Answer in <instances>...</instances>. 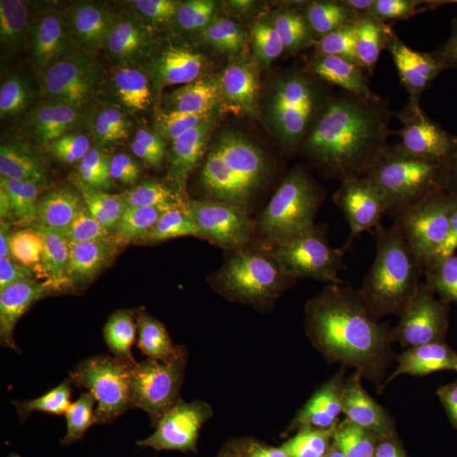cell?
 I'll return each instance as SVG.
<instances>
[{
	"label": "cell",
	"mask_w": 457,
	"mask_h": 457,
	"mask_svg": "<svg viewBox=\"0 0 457 457\" xmlns=\"http://www.w3.org/2000/svg\"><path fill=\"white\" fill-rule=\"evenodd\" d=\"M347 378L317 420L321 435L339 449L411 457L444 425L403 371L372 368Z\"/></svg>",
	"instance_id": "1"
},
{
	"label": "cell",
	"mask_w": 457,
	"mask_h": 457,
	"mask_svg": "<svg viewBox=\"0 0 457 457\" xmlns=\"http://www.w3.org/2000/svg\"><path fill=\"white\" fill-rule=\"evenodd\" d=\"M155 110L140 80L113 71L59 112L60 137L71 152L125 163L152 134Z\"/></svg>",
	"instance_id": "2"
},
{
	"label": "cell",
	"mask_w": 457,
	"mask_h": 457,
	"mask_svg": "<svg viewBox=\"0 0 457 457\" xmlns=\"http://www.w3.org/2000/svg\"><path fill=\"white\" fill-rule=\"evenodd\" d=\"M278 311L302 356L321 368L352 376L374 368L380 357L383 339L368 312L321 300H279Z\"/></svg>",
	"instance_id": "3"
},
{
	"label": "cell",
	"mask_w": 457,
	"mask_h": 457,
	"mask_svg": "<svg viewBox=\"0 0 457 457\" xmlns=\"http://www.w3.org/2000/svg\"><path fill=\"white\" fill-rule=\"evenodd\" d=\"M390 350L411 366L457 351V258L426 270L387 329Z\"/></svg>",
	"instance_id": "4"
},
{
	"label": "cell",
	"mask_w": 457,
	"mask_h": 457,
	"mask_svg": "<svg viewBox=\"0 0 457 457\" xmlns=\"http://www.w3.org/2000/svg\"><path fill=\"white\" fill-rule=\"evenodd\" d=\"M228 53L224 38L195 13L173 25L156 75L173 98L207 99L225 87Z\"/></svg>",
	"instance_id": "5"
},
{
	"label": "cell",
	"mask_w": 457,
	"mask_h": 457,
	"mask_svg": "<svg viewBox=\"0 0 457 457\" xmlns=\"http://www.w3.org/2000/svg\"><path fill=\"white\" fill-rule=\"evenodd\" d=\"M408 179L427 215L442 221L457 212V112L418 125L407 155Z\"/></svg>",
	"instance_id": "6"
},
{
	"label": "cell",
	"mask_w": 457,
	"mask_h": 457,
	"mask_svg": "<svg viewBox=\"0 0 457 457\" xmlns=\"http://www.w3.org/2000/svg\"><path fill=\"white\" fill-rule=\"evenodd\" d=\"M171 25L163 9L147 3H117L96 23L108 62L137 80L156 73Z\"/></svg>",
	"instance_id": "7"
},
{
	"label": "cell",
	"mask_w": 457,
	"mask_h": 457,
	"mask_svg": "<svg viewBox=\"0 0 457 457\" xmlns=\"http://www.w3.org/2000/svg\"><path fill=\"white\" fill-rule=\"evenodd\" d=\"M44 62L57 112L108 73L97 26L84 17L64 18L47 33Z\"/></svg>",
	"instance_id": "8"
},
{
	"label": "cell",
	"mask_w": 457,
	"mask_h": 457,
	"mask_svg": "<svg viewBox=\"0 0 457 457\" xmlns=\"http://www.w3.org/2000/svg\"><path fill=\"white\" fill-rule=\"evenodd\" d=\"M308 101L305 84L278 69L255 68L219 95L222 116L240 135L257 128H279L296 121Z\"/></svg>",
	"instance_id": "9"
},
{
	"label": "cell",
	"mask_w": 457,
	"mask_h": 457,
	"mask_svg": "<svg viewBox=\"0 0 457 457\" xmlns=\"http://www.w3.org/2000/svg\"><path fill=\"white\" fill-rule=\"evenodd\" d=\"M323 219L375 299L398 266L399 245L392 227L351 200L337 201Z\"/></svg>",
	"instance_id": "10"
},
{
	"label": "cell",
	"mask_w": 457,
	"mask_h": 457,
	"mask_svg": "<svg viewBox=\"0 0 457 457\" xmlns=\"http://www.w3.org/2000/svg\"><path fill=\"white\" fill-rule=\"evenodd\" d=\"M320 183L318 174L258 213L253 262L270 293H276L282 264L308 228Z\"/></svg>",
	"instance_id": "11"
},
{
	"label": "cell",
	"mask_w": 457,
	"mask_h": 457,
	"mask_svg": "<svg viewBox=\"0 0 457 457\" xmlns=\"http://www.w3.org/2000/svg\"><path fill=\"white\" fill-rule=\"evenodd\" d=\"M122 168L104 156L65 150L42 174V192L57 213L71 219L116 189Z\"/></svg>",
	"instance_id": "12"
},
{
	"label": "cell",
	"mask_w": 457,
	"mask_h": 457,
	"mask_svg": "<svg viewBox=\"0 0 457 457\" xmlns=\"http://www.w3.org/2000/svg\"><path fill=\"white\" fill-rule=\"evenodd\" d=\"M302 272L321 302L369 312L375 300L324 219L312 228L303 254Z\"/></svg>",
	"instance_id": "13"
},
{
	"label": "cell",
	"mask_w": 457,
	"mask_h": 457,
	"mask_svg": "<svg viewBox=\"0 0 457 457\" xmlns=\"http://www.w3.org/2000/svg\"><path fill=\"white\" fill-rule=\"evenodd\" d=\"M165 137L186 163L220 167L228 159V137L220 108L207 99L171 98L163 116Z\"/></svg>",
	"instance_id": "14"
},
{
	"label": "cell",
	"mask_w": 457,
	"mask_h": 457,
	"mask_svg": "<svg viewBox=\"0 0 457 457\" xmlns=\"http://www.w3.org/2000/svg\"><path fill=\"white\" fill-rule=\"evenodd\" d=\"M0 261L11 269L50 273L65 281L71 254L65 237L32 213H13L0 221Z\"/></svg>",
	"instance_id": "15"
},
{
	"label": "cell",
	"mask_w": 457,
	"mask_h": 457,
	"mask_svg": "<svg viewBox=\"0 0 457 457\" xmlns=\"http://www.w3.org/2000/svg\"><path fill=\"white\" fill-rule=\"evenodd\" d=\"M121 291L93 282L78 286L60 297L55 329L50 339H59L95 351L106 338L123 309Z\"/></svg>",
	"instance_id": "16"
},
{
	"label": "cell",
	"mask_w": 457,
	"mask_h": 457,
	"mask_svg": "<svg viewBox=\"0 0 457 457\" xmlns=\"http://www.w3.org/2000/svg\"><path fill=\"white\" fill-rule=\"evenodd\" d=\"M51 342L64 359L62 394L71 423L78 435H92L107 425L104 408V362L90 348L59 339Z\"/></svg>",
	"instance_id": "17"
},
{
	"label": "cell",
	"mask_w": 457,
	"mask_h": 457,
	"mask_svg": "<svg viewBox=\"0 0 457 457\" xmlns=\"http://www.w3.org/2000/svg\"><path fill=\"white\" fill-rule=\"evenodd\" d=\"M333 144L352 161L376 167L383 159L387 135L383 102L368 93L345 96L329 117Z\"/></svg>",
	"instance_id": "18"
},
{
	"label": "cell",
	"mask_w": 457,
	"mask_h": 457,
	"mask_svg": "<svg viewBox=\"0 0 457 457\" xmlns=\"http://www.w3.org/2000/svg\"><path fill=\"white\" fill-rule=\"evenodd\" d=\"M328 122L302 119L279 126L254 141V165L293 171L319 170L332 146Z\"/></svg>",
	"instance_id": "19"
},
{
	"label": "cell",
	"mask_w": 457,
	"mask_h": 457,
	"mask_svg": "<svg viewBox=\"0 0 457 457\" xmlns=\"http://www.w3.org/2000/svg\"><path fill=\"white\" fill-rule=\"evenodd\" d=\"M46 35L44 13L31 0L0 2V59L13 80L36 73L44 62Z\"/></svg>",
	"instance_id": "20"
},
{
	"label": "cell",
	"mask_w": 457,
	"mask_h": 457,
	"mask_svg": "<svg viewBox=\"0 0 457 457\" xmlns=\"http://www.w3.org/2000/svg\"><path fill=\"white\" fill-rule=\"evenodd\" d=\"M171 366L155 362H104L106 420H129L145 411L170 384Z\"/></svg>",
	"instance_id": "21"
},
{
	"label": "cell",
	"mask_w": 457,
	"mask_h": 457,
	"mask_svg": "<svg viewBox=\"0 0 457 457\" xmlns=\"http://www.w3.org/2000/svg\"><path fill=\"white\" fill-rule=\"evenodd\" d=\"M188 311L239 312L246 315L278 311L279 300L263 284L236 270H224L180 291Z\"/></svg>",
	"instance_id": "22"
},
{
	"label": "cell",
	"mask_w": 457,
	"mask_h": 457,
	"mask_svg": "<svg viewBox=\"0 0 457 457\" xmlns=\"http://www.w3.org/2000/svg\"><path fill=\"white\" fill-rule=\"evenodd\" d=\"M112 278L119 285L126 308L141 328L155 341L173 345L188 308L180 293H167L155 286L141 284L113 270Z\"/></svg>",
	"instance_id": "23"
},
{
	"label": "cell",
	"mask_w": 457,
	"mask_h": 457,
	"mask_svg": "<svg viewBox=\"0 0 457 457\" xmlns=\"http://www.w3.org/2000/svg\"><path fill=\"white\" fill-rule=\"evenodd\" d=\"M249 317L252 315L239 312L188 311L171 345L173 365L221 360L228 343Z\"/></svg>",
	"instance_id": "24"
},
{
	"label": "cell",
	"mask_w": 457,
	"mask_h": 457,
	"mask_svg": "<svg viewBox=\"0 0 457 457\" xmlns=\"http://www.w3.org/2000/svg\"><path fill=\"white\" fill-rule=\"evenodd\" d=\"M4 279L16 299L20 326L33 338H51L55 329L57 293L62 279L50 273L0 267Z\"/></svg>",
	"instance_id": "25"
},
{
	"label": "cell",
	"mask_w": 457,
	"mask_h": 457,
	"mask_svg": "<svg viewBox=\"0 0 457 457\" xmlns=\"http://www.w3.org/2000/svg\"><path fill=\"white\" fill-rule=\"evenodd\" d=\"M196 183L185 165L171 158H158L140 176L141 209L152 218L173 215L191 209Z\"/></svg>",
	"instance_id": "26"
},
{
	"label": "cell",
	"mask_w": 457,
	"mask_h": 457,
	"mask_svg": "<svg viewBox=\"0 0 457 457\" xmlns=\"http://www.w3.org/2000/svg\"><path fill=\"white\" fill-rule=\"evenodd\" d=\"M273 354L302 356V347L279 311L258 312L246 318L222 353L221 361L245 362Z\"/></svg>",
	"instance_id": "27"
},
{
	"label": "cell",
	"mask_w": 457,
	"mask_h": 457,
	"mask_svg": "<svg viewBox=\"0 0 457 457\" xmlns=\"http://www.w3.org/2000/svg\"><path fill=\"white\" fill-rule=\"evenodd\" d=\"M303 57L321 74L337 80H354L368 66V50L362 42L339 27L319 29L303 46Z\"/></svg>",
	"instance_id": "28"
},
{
	"label": "cell",
	"mask_w": 457,
	"mask_h": 457,
	"mask_svg": "<svg viewBox=\"0 0 457 457\" xmlns=\"http://www.w3.org/2000/svg\"><path fill=\"white\" fill-rule=\"evenodd\" d=\"M165 240L167 237L152 222H135L128 236L120 243L117 269L141 284L155 287L165 284L168 278Z\"/></svg>",
	"instance_id": "29"
},
{
	"label": "cell",
	"mask_w": 457,
	"mask_h": 457,
	"mask_svg": "<svg viewBox=\"0 0 457 457\" xmlns=\"http://www.w3.org/2000/svg\"><path fill=\"white\" fill-rule=\"evenodd\" d=\"M47 137L36 114L18 111L3 123L0 131V174L2 179L31 170L46 152Z\"/></svg>",
	"instance_id": "30"
},
{
	"label": "cell",
	"mask_w": 457,
	"mask_h": 457,
	"mask_svg": "<svg viewBox=\"0 0 457 457\" xmlns=\"http://www.w3.org/2000/svg\"><path fill=\"white\" fill-rule=\"evenodd\" d=\"M319 170L293 171L264 165L240 168L231 183V192L245 209L260 213L270 204L291 194L306 180L318 176Z\"/></svg>",
	"instance_id": "31"
},
{
	"label": "cell",
	"mask_w": 457,
	"mask_h": 457,
	"mask_svg": "<svg viewBox=\"0 0 457 457\" xmlns=\"http://www.w3.org/2000/svg\"><path fill=\"white\" fill-rule=\"evenodd\" d=\"M102 362H155L173 365L163 345L155 341L137 321L128 308L110 330L106 338L95 350Z\"/></svg>",
	"instance_id": "32"
},
{
	"label": "cell",
	"mask_w": 457,
	"mask_h": 457,
	"mask_svg": "<svg viewBox=\"0 0 457 457\" xmlns=\"http://www.w3.org/2000/svg\"><path fill=\"white\" fill-rule=\"evenodd\" d=\"M323 14V3L314 0L278 2L269 4L262 27L275 46H305L320 29Z\"/></svg>",
	"instance_id": "33"
},
{
	"label": "cell",
	"mask_w": 457,
	"mask_h": 457,
	"mask_svg": "<svg viewBox=\"0 0 457 457\" xmlns=\"http://www.w3.org/2000/svg\"><path fill=\"white\" fill-rule=\"evenodd\" d=\"M405 376L427 407L442 418H457V351L416 365Z\"/></svg>",
	"instance_id": "34"
},
{
	"label": "cell",
	"mask_w": 457,
	"mask_h": 457,
	"mask_svg": "<svg viewBox=\"0 0 457 457\" xmlns=\"http://www.w3.org/2000/svg\"><path fill=\"white\" fill-rule=\"evenodd\" d=\"M65 363L55 345H32L17 351L14 375L17 386L29 395L46 399L62 393Z\"/></svg>",
	"instance_id": "35"
},
{
	"label": "cell",
	"mask_w": 457,
	"mask_h": 457,
	"mask_svg": "<svg viewBox=\"0 0 457 457\" xmlns=\"http://www.w3.org/2000/svg\"><path fill=\"white\" fill-rule=\"evenodd\" d=\"M378 60L381 83L392 95L404 96L426 78V66L417 47L400 33L385 36Z\"/></svg>",
	"instance_id": "36"
},
{
	"label": "cell",
	"mask_w": 457,
	"mask_h": 457,
	"mask_svg": "<svg viewBox=\"0 0 457 457\" xmlns=\"http://www.w3.org/2000/svg\"><path fill=\"white\" fill-rule=\"evenodd\" d=\"M196 221L201 230L225 251L237 252L245 245L248 213L234 197L207 195Z\"/></svg>",
	"instance_id": "37"
},
{
	"label": "cell",
	"mask_w": 457,
	"mask_h": 457,
	"mask_svg": "<svg viewBox=\"0 0 457 457\" xmlns=\"http://www.w3.org/2000/svg\"><path fill=\"white\" fill-rule=\"evenodd\" d=\"M411 40L426 66L427 75L446 77L457 71V25L429 16L416 23Z\"/></svg>",
	"instance_id": "38"
},
{
	"label": "cell",
	"mask_w": 457,
	"mask_h": 457,
	"mask_svg": "<svg viewBox=\"0 0 457 457\" xmlns=\"http://www.w3.org/2000/svg\"><path fill=\"white\" fill-rule=\"evenodd\" d=\"M189 4L216 35L230 37L252 35L260 29L269 8V3L258 0H200Z\"/></svg>",
	"instance_id": "39"
},
{
	"label": "cell",
	"mask_w": 457,
	"mask_h": 457,
	"mask_svg": "<svg viewBox=\"0 0 457 457\" xmlns=\"http://www.w3.org/2000/svg\"><path fill=\"white\" fill-rule=\"evenodd\" d=\"M78 432L71 422L38 420L17 427L0 437V457H50L66 446Z\"/></svg>",
	"instance_id": "40"
},
{
	"label": "cell",
	"mask_w": 457,
	"mask_h": 457,
	"mask_svg": "<svg viewBox=\"0 0 457 457\" xmlns=\"http://www.w3.org/2000/svg\"><path fill=\"white\" fill-rule=\"evenodd\" d=\"M75 228L92 242L101 245L121 243L137 222L130 204L117 200L98 201L71 218Z\"/></svg>",
	"instance_id": "41"
},
{
	"label": "cell",
	"mask_w": 457,
	"mask_h": 457,
	"mask_svg": "<svg viewBox=\"0 0 457 457\" xmlns=\"http://www.w3.org/2000/svg\"><path fill=\"white\" fill-rule=\"evenodd\" d=\"M165 263L188 278H200L209 266L210 253L194 233L177 230L165 240Z\"/></svg>",
	"instance_id": "42"
},
{
	"label": "cell",
	"mask_w": 457,
	"mask_h": 457,
	"mask_svg": "<svg viewBox=\"0 0 457 457\" xmlns=\"http://www.w3.org/2000/svg\"><path fill=\"white\" fill-rule=\"evenodd\" d=\"M45 420H50V416L44 400L16 386H0V437L17 427Z\"/></svg>",
	"instance_id": "43"
},
{
	"label": "cell",
	"mask_w": 457,
	"mask_h": 457,
	"mask_svg": "<svg viewBox=\"0 0 457 457\" xmlns=\"http://www.w3.org/2000/svg\"><path fill=\"white\" fill-rule=\"evenodd\" d=\"M14 338L8 330L0 333V386H16Z\"/></svg>",
	"instance_id": "44"
},
{
	"label": "cell",
	"mask_w": 457,
	"mask_h": 457,
	"mask_svg": "<svg viewBox=\"0 0 457 457\" xmlns=\"http://www.w3.org/2000/svg\"><path fill=\"white\" fill-rule=\"evenodd\" d=\"M0 326L2 330L21 327L16 299L4 279H0Z\"/></svg>",
	"instance_id": "45"
},
{
	"label": "cell",
	"mask_w": 457,
	"mask_h": 457,
	"mask_svg": "<svg viewBox=\"0 0 457 457\" xmlns=\"http://www.w3.org/2000/svg\"><path fill=\"white\" fill-rule=\"evenodd\" d=\"M345 7L350 8L352 12H356L359 14L370 13L374 11L378 3L371 2V0H359V2H347L345 3Z\"/></svg>",
	"instance_id": "46"
},
{
	"label": "cell",
	"mask_w": 457,
	"mask_h": 457,
	"mask_svg": "<svg viewBox=\"0 0 457 457\" xmlns=\"http://www.w3.org/2000/svg\"><path fill=\"white\" fill-rule=\"evenodd\" d=\"M453 221H455V227L457 228V212L455 213V216H453Z\"/></svg>",
	"instance_id": "47"
},
{
	"label": "cell",
	"mask_w": 457,
	"mask_h": 457,
	"mask_svg": "<svg viewBox=\"0 0 457 457\" xmlns=\"http://www.w3.org/2000/svg\"><path fill=\"white\" fill-rule=\"evenodd\" d=\"M456 25H457V22H456Z\"/></svg>",
	"instance_id": "48"
}]
</instances>
